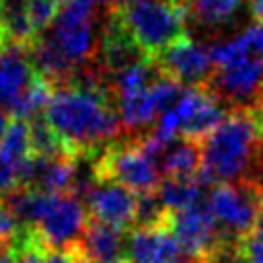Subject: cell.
<instances>
[{"label":"cell","mask_w":263,"mask_h":263,"mask_svg":"<svg viewBox=\"0 0 263 263\" xmlns=\"http://www.w3.org/2000/svg\"><path fill=\"white\" fill-rule=\"evenodd\" d=\"M45 119L72 156L97 152L123 132L107 78L95 66L80 70L70 82L53 88Z\"/></svg>","instance_id":"6da1fadb"},{"label":"cell","mask_w":263,"mask_h":263,"mask_svg":"<svg viewBox=\"0 0 263 263\" xmlns=\"http://www.w3.org/2000/svg\"><path fill=\"white\" fill-rule=\"evenodd\" d=\"M199 148L203 183L261 181L263 109L257 105L230 109L224 121L199 142Z\"/></svg>","instance_id":"7a4b0ae2"},{"label":"cell","mask_w":263,"mask_h":263,"mask_svg":"<svg viewBox=\"0 0 263 263\" xmlns=\"http://www.w3.org/2000/svg\"><path fill=\"white\" fill-rule=\"evenodd\" d=\"M113 12L150 60L187 37L189 12L183 0H140Z\"/></svg>","instance_id":"3957f363"},{"label":"cell","mask_w":263,"mask_h":263,"mask_svg":"<svg viewBox=\"0 0 263 263\" xmlns=\"http://www.w3.org/2000/svg\"><path fill=\"white\" fill-rule=\"evenodd\" d=\"M97 181H111L127 187L136 195L156 191L162 177L154 158L138 138L115 140L101 148L95 158Z\"/></svg>","instance_id":"277c9868"},{"label":"cell","mask_w":263,"mask_h":263,"mask_svg":"<svg viewBox=\"0 0 263 263\" xmlns=\"http://www.w3.org/2000/svg\"><path fill=\"white\" fill-rule=\"evenodd\" d=\"M263 197L261 181L218 183L212 187L208 208L224 242L240 245L255 230Z\"/></svg>","instance_id":"5b68a950"},{"label":"cell","mask_w":263,"mask_h":263,"mask_svg":"<svg viewBox=\"0 0 263 263\" xmlns=\"http://www.w3.org/2000/svg\"><path fill=\"white\" fill-rule=\"evenodd\" d=\"M86 222L84 203L72 193H60L49 195L35 228L49 249H74L84 234Z\"/></svg>","instance_id":"8992f818"},{"label":"cell","mask_w":263,"mask_h":263,"mask_svg":"<svg viewBox=\"0 0 263 263\" xmlns=\"http://www.w3.org/2000/svg\"><path fill=\"white\" fill-rule=\"evenodd\" d=\"M154 64L164 76L187 88L205 86L216 70L210 45L197 43L189 35L158 53L154 58Z\"/></svg>","instance_id":"52a82bcc"},{"label":"cell","mask_w":263,"mask_h":263,"mask_svg":"<svg viewBox=\"0 0 263 263\" xmlns=\"http://www.w3.org/2000/svg\"><path fill=\"white\" fill-rule=\"evenodd\" d=\"M166 224L175 234L181 251L189 257H197L203 261L224 245V238L214 222L208 203H197L181 212H171Z\"/></svg>","instance_id":"ba28073f"},{"label":"cell","mask_w":263,"mask_h":263,"mask_svg":"<svg viewBox=\"0 0 263 263\" xmlns=\"http://www.w3.org/2000/svg\"><path fill=\"white\" fill-rule=\"evenodd\" d=\"M90 220L103 222L117 230H132L136 226L138 195L123 185L111 181H97L82 199Z\"/></svg>","instance_id":"9c48e42d"},{"label":"cell","mask_w":263,"mask_h":263,"mask_svg":"<svg viewBox=\"0 0 263 263\" xmlns=\"http://www.w3.org/2000/svg\"><path fill=\"white\" fill-rule=\"evenodd\" d=\"M181 253L183 251L168 224H162L129 230L123 259L127 263H175Z\"/></svg>","instance_id":"30bf717a"},{"label":"cell","mask_w":263,"mask_h":263,"mask_svg":"<svg viewBox=\"0 0 263 263\" xmlns=\"http://www.w3.org/2000/svg\"><path fill=\"white\" fill-rule=\"evenodd\" d=\"M35 78L37 72L33 70L25 47H0V105L8 113Z\"/></svg>","instance_id":"8fae6325"},{"label":"cell","mask_w":263,"mask_h":263,"mask_svg":"<svg viewBox=\"0 0 263 263\" xmlns=\"http://www.w3.org/2000/svg\"><path fill=\"white\" fill-rule=\"evenodd\" d=\"M125 238L127 232L88 218L84 234L74 249L82 263H115L123 259Z\"/></svg>","instance_id":"7c38bea8"},{"label":"cell","mask_w":263,"mask_h":263,"mask_svg":"<svg viewBox=\"0 0 263 263\" xmlns=\"http://www.w3.org/2000/svg\"><path fill=\"white\" fill-rule=\"evenodd\" d=\"M154 162L160 177H197L201 168V148L197 142L175 136L156 154Z\"/></svg>","instance_id":"4fadbf2b"},{"label":"cell","mask_w":263,"mask_h":263,"mask_svg":"<svg viewBox=\"0 0 263 263\" xmlns=\"http://www.w3.org/2000/svg\"><path fill=\"white\" fill-rule=\"evenodd\" d=\"M37 39L29 18L27 0H2L0 4V41L2 45L29 47Z\"/></svg>","instance_id":"5bb4252c"},{"label":"cell","mask_w":263,"mask_h":263,"mask_svg":"<svg viewBox=\"0 0 263 263\" xmlns=\"http://www.w3.org/2000/svg\"><path fill=\"white\" fill-rule=\"evenodd\" d=\"M166 212H181L203 203V181L197 177H164L156 189Z\"/></svg>","instance_id":"9a60e30c"},{"label":"cell","mask_w":263,"mask_h":263,"mask_svg":"<svg viewBox=\"0 0 263 263\" xmlns=\"http://www.w3.org/2000/svg\"><path fill=\"white\" fill-rule=\"evenodd\" d=\"M31 156H33V150H31L29 121L21 117H12L8 129L0 140V162L18 171Z\"/></svg>","instance_id":"2e32d148"},{"label":"cell","mask_w":263,"mask_h":263,"mask_svg":"<svg viewBox=\"0 0 263 263\" xmlns=\"http://www.w3.org/2000/svg\"><path fill=\"white\" fill-rule=\"evenodd\" d=\"M191 18L203 27H222L230 23L242 6V0H183Z\"/></svg>","instance_id":"e0dca14e"},{"label":"cell","mask_w":263,"mask_h":263,"mask_svg":"<svg viewBox=\"0 0 263 263\" xmlns=\"http://www.w3.org/2000/svg\"><path fill=\"white\" fill-rule=\"evenodd\" d=\"M27 6H29L31 25L35 29V35L39 37L55 21V16L62 8V2L60 0H27Z\"/></svg>","instance_id":"ac0fdd59"},{"label":"cell","mask_w":263,"mask_h":263,"mask_svg":"<svg viewBox=\"0 0 263 263\" xmlns=\"http://www.w3.org/2000/svg\"><path fill=\"white\" fill-rule=\"evenodd\" d=\"M18 224L10 212V208L6 205L4 199H0V253L2 251H8L12 238H14V232H16Z\"/></svg>","instance_id":"d6986e66"},{"label":"cell","mask_w":263,"mask_h":263,"mask_svg":"<svg viewBox=\"0 0 263 263\" xmlns=\"http://www.w3.org/2000/svg\"><path fill=\"white\" fill-rule=\"evenodd\" d=\"M203 263H249V261H247L240 245L224 242L218 251H214L210 257H205Z\"/></svg>","instance_id":"ffe728a7"},{"label":"cell","mask_w":263,"mask_h":263,"mask_svg":"<svg viewBox=\"0 0 263 263\" xmlns=\"http://www.w3.org/2000/svg\"><path fill=\"white\" fill-rule=\"evenodd\" d=\"M240 249L249 263H263V238L249 236L240 242Z\"/></svg>","instance_id":"44dd1931"},{"label":"cell","mask_w":263,"mask_h":263,"mask_svg":"<svg viewBox=\"0 0 263 263\" xmlns=\"http://www.w3.org/2000/svg\"><path fill=\"white\" fill-rule=\"evenodd\" d=\"M16 187H18V183H16V171L10 168V166H6L4 162H0V199H4Z\"/></svg>","instance_id":"7402d4cb"},{"label":"cell","mask_w":263,"mask_h":263,"mask_svg":"<svg viewBox=\"0 0 263 263\" xmlns=\"http://www.w3.org/2000/svg\"><path fill=\"white\" fill-rule=\"evenodd\" d=\"M247 6H249L251 16L255 18V23L263 25V0H247Z\"/></svg>","instance_id":"603a6c76"},{"label":"cell","mask_w":263,"mask_h":263,"mask_svg":"<svg viewBox=\"0 0 263 263\" xmlns=\"http://www.w3.org/2000/svg\"><path fill=\"white\" fill-rule=\"evenodd\" d=\"M10 119H12V115L0 105V140H2V136H4V132L8 129V125H10Z\"/></svg>","instance_id":"cb8c5ba5"},{"label":"cell","mask_w":263,"mask_h":263,"mask_svg":"<svg viewBox=\"0 0 263 263\" xmlns=\"http://www.w3.org/2000/svg\"><path fill=\"white\" fill-rule=\"evenodd\" d=\"M251 236L263 238V197H261V208H259V216H257V222H255V230H253Z\"/></svg>","instance_id":"d4e9b609"},{"label":"cell","mask_w":263,"mask_h":263,"mask_svg":"<svg viewBox=\"0 0 263 263\" xmlns=\"http://www.w3.org/2000/svg\"><path fill=\"white\" fill-rule=\"evenodd\" d=\"M107 2H109V8L119 10V8H125V6L134 4V2H140V0H107Z\"/></svg>","instance_id":"484cf974"},{"label":"cell","mask_w":263,"mask_h":263,"mask_svg":"<svg viewBox=\"0 0 263 263\" xmlns=\"http://www.w3.org/2000/svg\"><path fill=\"white\" fill-rule=\"evenodd\" d=\"M175 263H203V261L197 259V257H189V255H187V257H179Z\"/></svg>","instance_id":"4316f807"},{"label":"cell","mask_w":263,"mask_h":263,"mask_svg":"<svg viewBox=\"0 0 263 263\" xmlns=\"http://www.w3.org/2000/svg\"><path fill=\"white\" fill-rule=\"evenodd\" d=\"M0 263H14L8 251H2V253H0Z\"/></svg>","instance_id":"83f0119b"},{"label":"cell","mask_w":263,"mask_h":263,"mask_svg":"<svg viewBox=\"0 0 263 263\" xmlns=\"http://www.w3.org/2000/svg\"><path fill=\"white\" fill-rule=\"evenodd\" d=\"M255 105L263 109V82H261V88H259V95H257V103Z\"/></svg>","instance_id":"f1b7e54d"},{"label":"cell","mask_w":263,"mask_h":263,"mask_svg":"<svg viewBox=\"0 0 263 263\" xmlns=\"http://www.w3.org/2000/svg\"><path fill=\"white\" fill-rule=\"evenodd\" d=\"M0 47H2V41H0Z\"/></svg>","instance_id":"f546056e"},{"label":"cell","mask_w":263,"mask_h":263,"mask_svg":"<svg viewBox=\"0 0 263 263\" xmlns=\"http://www.w3.org/2000/svg\"><path fill=\"white\" fill-rule=\"evenodd\" d=\"M0 4H2V0H0Z\"/></svg>","instance_id":"4dcf8cb0"}]
</instances>
